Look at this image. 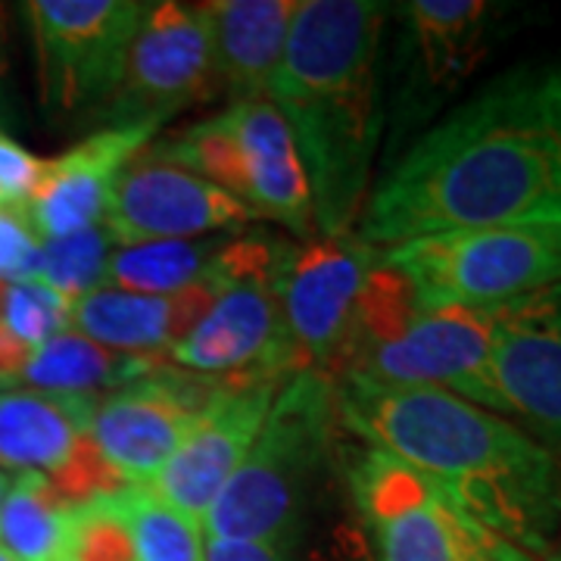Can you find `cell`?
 I'll return each instance as SVG.
<instances>
[{"mask_svg": "<svg viewBox=\"0 0 561 561\" xmlns=\"http://www.w3.org/2000/svg\"><path fill=\"white\" fill-rule=\"evenodd\" d=\"M505 7L486 0H409L397 7L400 35L393 47V150L402 135L440 116L500 35Z\"/></svg>", "mask_w": 561, "mask_h": 561, "instance_id": "7", "label": "cell"}, {"mask_svg": "<svg viewBox=\"0 0 561 561\" xmlns=\"http://www.w3.org/2000/svg\"><path fill=\"white\" fill-rule=\"evenodd\" d=\"M350 490L378 561H537L383 449L350 459Z\"/></svg>", "mask_w": 561, "mask_h": 561, "instance_id": "6", "label": "cell"}, {"mask_svg": "<svg viewBox=\"0 0 561 561\" xmlns=\"http://www.w3.org/2000/svg\"><path fill=\"white\" fill-rule=\"evenodd\" d=\"M219 300L213 280H194L169 297L101 287L72 302V324L81 337L125 356H165L184 341Z\"/></svg>", "mask_w": 561, "mask_h": 561, "instance_id": "19", "label": "cell"}, {"mask_svg": "<svg viewBox=\"0 0 561 561\" xmlns=\"http://www.w3.org/2000/svg\"><path fill=\"white\" fill-rule=\"evenodd\" d=\"M294 546L260 540H206V561H290Z\"/></svg>", "mask_w": 561, "mask_h": 561, "instance_id": "32", "label": "cell"}, {"mask_svg": "<svg viewBox=\"0 0 561 561\" xmlns=\"http://www.w3.org/2000/svg\"><path fill=\"white\" fill-rule=\"evenodd\" d=\"M32 350H35V346L16 341V337L0 324V383L16 381V378H20L25 362L32 359Z\"/></svg>", "mask_w": 561, "mask_h": 561, "instance_id": "33", "label": "cell"}, {"mask_svg": "<svg viewBox=\"0 0 561 561\" xmlns=\"http://www.w3.org/2000/svg\"><path fill=\"white\" fill-rule=\"evenodd\" d=\"M0 22H3V10H0ZM0 44H3V35H0ZM0 69H3V57H0Z\"/></svg>", "mask_w": 561, "mask_h": 561, "instance_id": "37", "label": "cell"}, {"mask_svg": "<svg viewBox=\"0 0 561 561\" xmlns=\"http://www.w3.org/2000/svg\"><path fill=\"white\" fill-rule=\"evenodd\" d=\"M0 561H16V559H13V556H10V552H7V549L0 546Z\"/></svg>", "mask_w": 561, "mask_h": 561, "instance_id": "36", "label": "cell"}, {"mask_svg": "<svg viewBox=\"0 0 561 561\" xmlns=\"http://www.w3.org/2000/svg\"><path fill=\"white\" fill-rule=\"evenodd\" d=\"M546 561H561V534L559 540H556V546H552V552H549V559Z\"/></svg>", "mask_w": 561, "mask_h": 561, "instance_id": "35", "label": "cell"}, {"mask_svg": "<svg viewBox=\"0 0 561 561\" xmlns=\"http://www.w3.org/2000/svg\"><path fill=\"white\" fill-rule=\"evenodd\" d=\"M66 561H138L119 493L72 508Z\"/></svg>", "mask_w": 561, "mask_h": 561, "instance_id": "28", "label": "cell"}, {"mask_svg": "<svg viewBox=\"0 0 561 561\" xmlns=\"http://www.w3.org/2000/svg\"><path fill=\"white\" fill-rule=\"evenodd\" d=\"M280 383L284 381L262 375H231L228 387L209 402L150 486L162 500L203 522L221 486L231 481L260 437L262 421Z\"/></svg>", "mask_w": 561, "mask_h": 561, "instance_id": "16", "label": "cell"}, {"mask_svg": "<svg viewBox=\"0 0 561 561\" xmlns=\"http://www.w3.org/2000/svg\"><path fill=\"white\" fill-rule=\"evenodd\" d=\"M213 280L219 284V300L184 341L165 353L169 365L206 378L262 375L284 381L306 371L284 324L278 284L260 278Z\"/></svg>", "mask_w": 561, "mask_h": 561, "instance_id": "15", "label": "cell"}, {"mask_svg": "<svg viewBox=\"0 0 561 561\" xmlns=\"http://www.w3.org/2000/svg\"><path fill=\"white\" fill-rule=\"evenodd\" d=\"M0 203H3V201H0Z\"/></svg>", "mask_w": 561, "mask_h": 561, "instance_id": "38", "label": "cell"}, {"mask_svg": "<svg viewBox=\"0 0 561 561\" xmlns=\"http://www.w3.org/2000/svg\"><path fill=\"white\" fill-rule=\"evenodd\" d=\"M203 13L221 91L234 103L268 101L297 0H219L203 3Z\"/></svg>", "mask_w": 561, "mask_h": 561, "instance_id": "20", "label": "cell"}, {"mask_svg": "<svg viewBox=\"0 0 561 561\" xmlns=\"http://www.w3.org/2000/svg\"><path fill=\"white\" fill-rule=\"evenodd\" d=\"M160 362L162 356H125L81 337L79 331H62L32 350V359L25 362L16 381L44 393H98L103 387L116 390L138 381Z\"/></svg>", "mask_w": 561, "mask_h": 561, "instance_id": "22", "label": "cell"}, {"mask_svg": "<svg viewBox=\"0 0 561 561\" xmlns=\"http://www.w3.org/2000/svg\"><path fill=\"white\" fill-rule=\"evenodd\" d=\"M419 309H483L561 284V221L431 234L381 250Z\"/></svg>", "mask_w": 561, "mask_h": 561, "instance_id": "5", "label": "cell"}, {"mask_svg": "<svg viewBox=\"0 0 561 561\" xmlns=\"http://www.w3.org/2000/svg\"><path fill=\"white\" fill-rule=\"evenodd\" d=\"M213 38L203 3H147L122 81L101 116L110 125H162L191 103L216 98Z\"/></svg>", "mask_w": 561, "mask_h": 561, "instance_id": "9", "label": "cell"}, {"mask_svg": "<svg viewBox=\"0 0 561 561\" xmlns=\"http://www.w3.org/2000/svg\"><path fill=\"white\" fill-rule=\"evenodd\" d=\"M381 250L356 234L316 238L297 247L280 290V309L302 368L341 383L353 346L362 287L378 265Z\"/></svg>", "mask_w": 561, "mask_h": 561, "instance_id": "12", "label": "cell"}, {"mask_svg": "<svg viewBox=\"0 0 561 561\" xmlns=\"http://www.w3.org/2000/svg\"><path fill=\"white\" fill-rule=\"evenodd\" d=\"M69 518L72 508L57 500L44 474H20L0 505V546L16 561H62Z\"/></svg>", "mask_w": 561, "mask_h": 561, "instance_id": "24", "label": "cell"}, {"mask_svg": "<svg viewBox=\"0 0 561 561\" xmlns=\"http://www.w3.org/2000/svg\"><path fill=\"white\" fill-rule=\"evenodd\" d=\"M0 324L28 346H41L72 324V300L44 280L0 278Z\"/></svg>", "mask_w": 561, "mask_h": 561, "instance_id": "27", "label": "cell"}, {"mask_svg": "<svg viewBox=\"0 0 561 561\" xmlns=\"http://www.w3.org/2000/svg\"><path fill=\"white\" fill-rule=\"evenodd\" d=\"M138 561H206L203 522L162 500L153 486L128 483L119 493Z\"/></svg>", "mask_w": 561, "mask_h": 561, "instance_id": "25", "label": "cell"}, {"mask_svg": "<svg viewBox=\"0 0 561 561\" xmlns=\"http://www.w3.org/2000/svg\"><path fill=\"white\" fill-rule=\"evenodd\" d=\"M496 334L500 306L419 309L397 337L371 346L346 381L437 387L490 412V359Z\"/></svg>", "mask_w": 561, "mask_h": 561, "instance_id": "11", "label": "cell"}, {"mask_svg": "<svg viewBox=\"0 0 561 561\" xmlns=\"http://www.w3.org/2000/svg\"><path fill=\"white\" fill-rule=\"evenodd\" d=\"M343 431L440 483L534 559L561 534V461L515 421L437 387L343 381Z\"/></svg>", "mask_w": 561, "mask_h": 561, "instance_id": "2", "label": "cell"}, {"mask_svg": "<svg viewBox=\"0 0 561 561\" xmlns=\"http://www.w3.org/2000/svg\"><path fill=\"white\" fill-rule=\"evenodd\" d=\"M250 219L253 213L241 201L165 160L153 144L122 169L103 213L119 247L231 234Z\"/></svg>", "mask_w": 561, "mask_h": 561, "instance_id": "14", "label": "cell"}, {"mask_svg": "<svg viewBox=\"0 0 561 561\" xmlns=\"http://www.w3.org/2000/svg\"><path fill=\"white\" fill-rule=\"evenodd\" d=\"M147 3L138 0H32L25 13L38 50L41 98L72 116L106 110Z\"/></svg>", "mask_w": 561, "mask_h": 561, "instance_id": "8", "label": "cell"}, {"mask_svg": "<svg viewBox=\"0 0 561 561\" xmlns=\"http://www.w3.org/2000/svg\"><path fill=\"white\" fill-rule=\"evenodd\" d=\"M561 221V66L490 79L405 147L356 221L368 247L431 234Z\"/></svg>", "mask_w": 561, "mask_h": 561, "instance_id": "1", "label": "cell"}, {"mask_svg": "<svg viewBox=\"0 0 561 561\" xmlns=\"http://www.w3.org/2000/svg\"><path fill=\"white\" fill-rule=\"evenodd\" d=\"M7 490H10V478L0 471V505H3V500H7Z\"/></svg>", "mask_w": 561, "mask_h": 561, "instance_id": "34", "label": "cell"}, {"mask_svg": "<svg viewBox=\"0 0 561 561\" xmlns=\"http://www.w3.org/2000/svg\"><path fill=\"white\" fill-rule=\"evenodd\" d=\"M98 400V393L0 390V471H57L91 434Z\"/></svg>", "mask_w": 561, "mask_h": 561, "instance_id": "21", "label": "cell"}, {"mask_svg": "<svg viewBox=\"0 0 561 561\" xmlns=\"http://www.w3.org/2000/svg\"><path fill=\"white\" fill-rule=\"evenodd\" d=\"M62 561H66V559H62Z\"/></svg>", "mask_w": 561, "mask_h": 561, "instance_id": "39", "label": "cell"}, {"mask_svg": "<svg viewBox=\"0 0 561 561\" xmlns=\"http://www.w3.org/2000/svg\"><path fill=\"white\" fill-rule=\"evenodd\" d=\"M228 241L231 234H209V238H187V241L119 247L106 268V287L147 294V297H169L175 290H184L187 284L201 280Z\"/></svg>", "mask_w": 561, "mask_h": 561, "instance_id": "23", "label": "cell"}, {"mask_svg": "<svg viewBox=\"0 0 561 561\" xmlns=\"http://www.w3.org/2000/svg\"><path fill=\"white\" fill-rule=\"evenodd\" d=\"M44 169H47V160H38L22 144L0 131V201L25 206L35 197Z\"/></svg>", "mask_w": 561, "mask_h": 561, "instance_id": "31", "label": "cell"}, {"mask_svg": "<svg viewBox=\"0 0 561 561\" xmlns=\"http://www.w3.org/2000/svg\"><path fill=\"white\" fill-rule=\"evenodd\" d=\"M41 241L25 206L0 203V278L38 280Z\"/></svg>", "mask_w": 561, "mask_h": 561, "instance_id": "30", "label": "cell"}, {"mask_svg": "<svg viewBox=\"0 0 561 561\" xmlns=\"http://www.w3.org/2000/svg\"><path fill=\"white\" fill-rule=\"evenodd\" d=\"M490 412L518 421L561 461V284L500 306Z\"/></svg>", "mask_w": 561, "mask_h": 561, "instance_id": "13", "label": "cell"}, {"mask_svg": "<svg viewBox=\"0 0 561 561\" xmlns=\"http://www.w3.org/2000/svg\"><path fill=\"white\" fill-rule=\"evenodd\" d=\"M225 119L241 147L247 209L253 216L280 221L297 238L312 241V234L319 231L312 191L287 122L268 101L231 103L225 110Z\"/></svg>", "mask_w": 561, "mask_h": 561, "instance_id": "18", "label": "cell"}, {"mask_svg": "<svg viewBox=\"0 0 561 561\" xmlns=\"http://www.w3.org/2000/svg\"><path fill=\"white\" fill-rule=\"evenodd\" d=\"M337 427H343L337 383L312 368L284 378L260 437L203 515V530L216 540L294 546L306 493L331 459Z\"/></svg>", "mask_w": 561, "mask_h": 561, "instance_id": "4", "label": "cell"}, {"mask_svg": "<svg viewBox=\"0 0 561 561\" xmlns=\"http://www.w3.org/2000/svg\"><path fill=\"white\" fill-rule=\"evenodd\" d=\"M116 250L119 243L106 231L103 221L66 238L41 241L38 280L76 302L106 287V268Z\"/></svg>", "mask_w": 561, "mask_h": 561, "instance_id": "26", "label": "cell"}, {"mask_svg": "<svg viewBox=\"0 0 561 561\" xmlns=\"http://www.w3.org/2000/svg\"><path fill=\"white\" fill-rule=\"evenodd\" d=\"M228 378H206L160 362L138 381L98 400L91 440L122 481L150 486L209 402L228 387Z\"/></svg>", "mask_w": 561, "mask_h": 561, "instance_id": "10", "label": "cell"}, {"mask_svg": "<svg viewBox=\"0 0 561 561\" xmlns=\"http://www.w3.org/2000/svg\"><path fill=\"white\" fill-rule=\"evenodd\" d=\"M160 125H110L57 160H47L35 197L25 203L35 234L44 241L101 225L113 184Z\"/></svg>", "mask_w": 561, "mask_h": 561, "instance_id": "17", "label": "cell"}, {"mask_svg": "<svg viewBox=\"0 0 561 561\" xmlns=\"http://www.w3.org/2000/svg\"><path fill=\"white\" fill-rule=\"evenodd\" d=\"M44 478L54 486L57 500L66 508H79V505L103 500V496H116V493H122L128 486L116 474V468L103 459L101 449L91 440V434L72 449V456L62 461L57 471H50Z\"/></svg>", "mask_w": 561, "mask_h": 561, "instance_id": "29", "label": "cell"}, {"mask_svg": "<svg viewBox=\"0 0 561 561\" xmlns=\"http://www.w3.org/2000/svg\"><path fill=\"white\" fill-rule=\"evenodd\" d=\"M390 7L306 0L287 32L268 103L297 140L321 238L356 231L381 147L378 47Z\"/></svg>", "mask_w": 561, "mask_h": 561, "instance_id": "3", "label": "cell"}]
</instances>
